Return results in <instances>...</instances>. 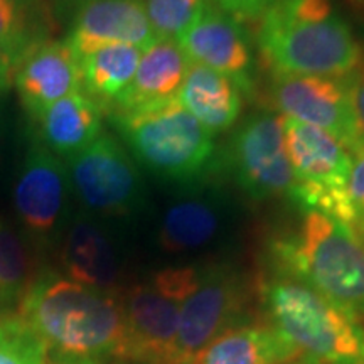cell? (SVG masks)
<instances>
[{
    "instance_id": "cell-19",
    "label": "cell",
    "mask_w": 364,
    "mask_h": 364,
    "mask_svg": "<svg viewBox=\"0 0 364 364\" xmlns=\"http://www.w3.org/2000/svg\"><path fill=\"white\" fill-rule=\"evenodd\" d=\"M41 144L58 157H71L103 134V112L81 91L68 95L36 118Z\"/></svg>"
},
{
    "instance_id": "cell-28",
    "label": "cell",
    "mask_w": 364,
    "mask_h": 364,
    "mask_svg": "<svg viewBox=\"0 0 364 364\" xmlns=\"http://www.w3.org/2000/svg\"><path fill=\"white\" fill-rule=\"evenodd\" d=\"M341 81H343L344 88L348 91L354 117H356L358 127L364 139V49L361 61L358 63L354 70L349 71L348 75H344Z\"/></svg>"
},
{
    "instance_id": "cell-4",
    "label": "cell",
    "mask_w": 364,
    "mask_h": 364,
    "mask_svg": "<svg viewBox=\"0 0 364 364\" xmlns=\"http://www.w3.org/2000/svg\"><path fill=\"white\" fill-rule=\"evenodd\" d=\"M272 327L309 364H364V327L356 316L306 282L273 272L258 287Z\"/></svg>"
},
{
    "instance_id": "cell-33",
    "label": "cell",
    "mask_w": 364,
    "mask_h": 364,
    "mask_svg": "<svg viewBox=\"0 0 364 364\" xmlns=\"http://www.w3.org/2000/svg\"><path fill=\"white\" fill-rule=\"evenodd\" d=\"M0 134H2V105H0Z\"/></svg>"
},
{
    "instance_id": "cell-24",
    "label": "cell",
    "mask_w": 364,
    "mask_h": 364,
    "mask_svg": "<svg viewBox=\"0 0 364 364\" xmlns=\"http://www.w3.org/2000/svg\"><path fill=\"white\" fill-rule=\"evenodd\" d=\"M33 285V258L22 236L0 220V307L22 300Z\"/></svg>"
},
{
    "instance_id": "cell-17",
    "label": "cell",
    "mask_w": 364,
    "mask_h": 364,
    "mask_svg": "<svg viewBox=\"0 0 364 364\" xmlns=\"http://www.w3.org/2000/svg\"><path fill=\"white\" fill-rule=\"evenodd\" d=\"M61 262L70 280L91 289L115 292L120 260L112 240L88 218H78L63 241Z\"/></svg>"
},
{
    "instance_id": "cell-8",
    "label": "cell",
    "mask_w": 364,
    "mask_h": 364,
    "mask_svg": "<svg viewBox=\"0 0 364 364\" xmlns=\"http://www.w3.org/2000/svg\"><path fill=\"white\" fill-rule=\"evenodd\" d=\"M250 292L241 273L226 263L198 267V277L179 317L177 353L179 363L189 359L204 346L235 327L250 324Z\"/></svg>"
},
{
    "instance_id": "cell-7",
    "label": "cell",
    "mask_w": 364,
    "mask_h": 364,
    "mask_svg": "<svg viewBox=\"0 0 364 364\" xmlns=\"http://www.w3.org/2000/svg\"><path fill=\"white\" fill-rule=\"evenodd\" d=\"M285 145L292 166L294 203L304 211H318L351 226L348 181L353 156L327 132L284 117Z\"/></svg>"
},
{
    "instance_id": "cell-30",
    "label": "cell",
    "mask_w": 364,
    "mask_h": 364,
    "mask_svg": "<svg viewBox=\"0 0 364 364\" xmlns=\"http://www.w3.org/2000/svg\"><path fill=\"white\" fill-rule=\"evenodd\" d=\"M14 63L9 54L0 48V95H4L12 86Z\"/></svg>"
},
{
    "instance_id": "cell-1",
    "label": "cell",
    "mask_w": 364,
    "mask_h": 364,
    "mask_svg": "<svg viewBox=\"0 0 364 364\" xmlns=\"http://www.w3.org/2000/svg\"><path fill=\"white\" fill-rule=\"evenodd\" d=\"M19 316L56 358H124L125 317L117 292L91 289L49 273L29 287L21 300Z\"/></svg>"
},
{
    "instance_id": "cell-35",
    "label": "cell",
    "mask_w": 364,
    "mask_h": 364,
    "mask_svg": "<svg viewBox=\"0 0 364 364\" xmlns=\"http://www.w3.org/2000/svg\"><path fill=\"white\" fill-rule=\"evenodd\" d=\"M300 361H302V359H300ZM302 364H309V363H304V361H302Z\"/></svg>"
},
{
    "instance_id": "cell-32",
    "label": "cell",
    "mask_w": 364,
    "mask_h": 364,
    "mask_svg": "<svg viewBox=\"0 0 364 364\" xmlns=\"http://www.w3.org/2000/svg\"><path fill=\"white\" fill-rule=\"evenodd\" d=\"M358 236H359V238H361V241H363V243H364V226L361 228V230H359V233H358Z\"/></svg>"
},
{
    "instance_id": "cell-22",
    "label": "cell",
    "mask_w": 364,
    "mask_h": 364,
    "mask_svg": "<svg viewBox=\"0 0 364 364\" xmlns=\"http://www.w3.org/2000/svg\"><path fill=\"white\" fill-rule=\"evenodd\" d=\"M223 228L225 215L213 199H181L164 213L159 243L169 253L199 252L220 240Z\"/></svg>"
},
{
    "instance_id": "cell-25",
    "label": "cell",
    "mask_w": 364,
    "mask_h": 364,
    "mask_svg": "<svg viewBox=\"0 0 364 364\" xmlns=\"http://www.w3.org/2000/svg\"><path fill=\"white\" fill-rule=\"evenodd\" d=\"M49 359L48 346L19 314L0 318V364H49Z\"/></svg>"
},
{
    "instance_id": "cell-3",
    "label": "cell",
    "mask_w": 364,
    "mask_h": 364,
    "mask_svg": "<svg viewBox=\"0 0 364 364\" xmlns=\"http://www.w3.org/2000/svg\"><path fill=\"white\" fill-rule=\"evenodd\" d=\"M273 272L302 280L364 317V243L346 223L306 211L297 231L272 240Z\"/></svg>"
},
{
    "instance_id": "cell-10",
    "label": "cell",
    "mask_w": 364,
    "mask_h": 364,
    "mask_svg": "<svg viewBox=\"0 0 364 364\" xmlns=\"http://www.w3.org/2000/svg\"><path fill=\"white\" fill-rule=\"evenodd\" d=\"M230 166L241 189L255 201L290 198L295 177L285 145L284 117L258 112L235 132Z\"/></svg>"
},
{
    "instance_id": "cell-29",
    "label": "cell",
    "mask_w": 364,
    "mask_h": 364,
    "mask_svg": "<svg viewBox=\"0 0 364 364\" xmlns=\"http://www.w3.org/2000/svg\"><path fill=\"white\" fill-rule=\"evenodd\" d=\"M221 9L233 16L235 19H255L260 17V14L268 0H220Z\"/></svg>"
},
{
    "instance_id": "cell-6",
    "label": "cell",
    "mask_w": 364,
    "mask_h": 364,
    "mask_svg": "<svg viewBox=\"0 0 364 364\" xmlns=\"http://www.w3.org/2000/svg\"><path fill=\"white\" fill-rule=\"evenodd\" d=\"M198 265L167 267L120 295L125 317V361L181 364L177 353L179 317L193 289Z\"/></svg>"
},
{
    "instance_id": "cell-11",
    "label": "cell",
    "mask_w": 364,
    "mask_h": 364,
    "mask_svg": "<svg viewBox=\"0 0 364 364\" xmlns=\"http://www.w3.org/2000/svg\"><path fill=\"white\" fill-rule=\"evenodd\" d=\"M268 95L282 117L327 132L351 156L364 149V139L341 78L272 73Z\"/></svg>"
},
{
    "instance_id": "cell-15",
    "label": "cell",
    "mask_w": 364,
    "mask_h": 364,
    "mask_svg": "<svg viewBox=\"0 0 364 364\" xmlns=\"http://www.w3.org/2000/svg\"><path fill=\"white\" fill-rule=\"evenodd\" d=\"M12 85L27 117L36 120L58 100L80 91L78 59L65 39L43 41L16 63Z\"/></svg>"
},
{
    "instance_id": "cell-23",
    "label": "cell",
    "mask_w": 364,
    "mask_h": 364,
    "mask_svg": "<svg viewBox=\"0 0 364 364\" xmlns=\"http://www.w3.org/2000/svg\"><path fill=\"white\" fill-rule=\"evenodd\" d=\"M53 24L48 0H0V48L14 66L33 46L51 39Z\"/></svg>"
},
{
    "instance_id": "cell-31",
    "label": "cell",
    "mask_w": 364,
    "mask_h": 364,
    "mask_svg": "<svg viewBox=\"0 0 364 364\" xmlns=\"http://www.w3.org/2000/svg\"><path fill=\"white\" fill-rule=\"evenodd\" d=\"M49 364H105V361H90V359H63L56 358L54 361H49Z\"/></svg>"
},
{
    "instance_id": "cell-14",
    "label": "cell",
    "mask_w": 364,
    "mask_h": 364,
    "mask_svg": "<svg viewBox=\"0 0 364 364\" xmlns=\"http://www.w3.org/2000/svg\"><path fill=\"white\" fill-rule=\"evenodd\" d=\"M68 191L66 164L41 142L31 145L14 188V208L27 233L39 240L56 233L66 211Z\"/></svg>"
},
{
    "instance_id": "cell-34",
    "label": "cell",
    "mask_w": 364,
    "mask_h": 364,
    "mask_svg": "<svg viewBox=\"0 0 364 364\" xmlns=\"http://www.w3.org/2000/svg\"><path fill=\"white\" fill-rule=\"evenodd\" d=\"M353 2H359V4H364V0H353Z\"/></svg>"
},
{
    "instance_id": "cell-13",
    "label": "cell",
    "mask_w": 364,
    "mask_h": 364,
    "mask_svg": "<svg viewBox=\"0 0 364 364\" xmlns=\"http://www.w3.org/2000/svg\"><path fill=\"white\" fill-rule=\"evenodd\" d=\"M176 43L191 63L221 73L243 97H253L255 56L247 31L221 7H209Z\"/></svg>"
},
{
    "instance_id": "cell-21",
    "label": "cell",
    "mask_w": 364,
    "mask_h": 364,
    "mask_svg": "<svg viewBox=\"0 0 364 364\" xmlns=\"http://www.w3.org/2000/svg\"><path fill=\"white\" fill-rule=\"evenodd\" d=\"M144 49L132 44L110 43L91 49L78 59L80 91L93 102L103 115L124 93L134 78Z\"/></svg>"
},
{
    "instance_id": "cell-26",
    "label": "cell",
    "mask_w": 364,
    "mask_h": 364,
    "mask_svg": "<svg viewBox=\"0 0 364 364\" xmlns=\"http://www.w3.org/2000/svg\"><path fill=\"white\" fill-rule=\"evenodd\" d=\"M209 7V0H145V14L157 41H177Z\"/></svg>"
},
{
    "instance_id": "cell-2",
    "label": "cell",
    "mask_w": 364,
    "mask_h": 364,
    "mask_svg": "<svg viewBox=\"0 0 364 364\" xmlns=\"http://www.w3.org/2000/svg\"><path fill=\"white\" fill-rule=\"evenodd\" d=\"M257 41L263 63L280 75L343 78L363 56L331 0H268Z\"/></svg>"
},
{
    "instance_id": "cell-20",
    "label": "cell",
    "mask_w": 364,
    "mask_h": 364,
    "mask_svg": "<svg viewBox=\"0 0 364 364\" xmlns=\"http://www.w3.org/2000/svg\"><path fill=\"white\" fill-rule=\"evenodd\" d=\"M177 100L213 136L230 130L243 110L238 86L221 73L196 63L189 65Z\"/></svg>"
},
{
    "instance_id": "cell-16",
    "label": "cell",
    "mask_w": 364,
    "mask_h": 364,
    "mask_svg": "<svg viewBox=\"0 0 364 364\" xmlns=\"http://www.w3.org/2000/svg\"><path fill=\"white\" fill-rule=\"evenodd\" d=\"M191 61L176 41H159L144 51L130 85L113 103L110 118L136 115L174 102Z\"/></svg>"
},
{
    "instance_id": "cell-27",
    "label": "cell",
    "mask_w": 364,
    "mask_h": 364,
    "mask_svg": "<svg viewBox=\"0 0 364 364\" xmlns=\"http://www.w3.org/2000/svg\"><path fill=\"white\" fill-rule=\"evenodd\" d=\"M351 174L348 181V203L351 209V228L356 233L364 226V149L353 156Z\"/></svg>"
},
{
    "instance_id": "cell-12",
    "label": "cell",
    "mask_w": 364,
    "mask_h": 364,
    "mask_svg": "<svg viewBox=\"0 0 364 364\" xmlns=\"http://www.w3.org/2000/svg\"><path fill=\"white\" fill-rule=\"evenodd\" d=\"M54 22L66 29L76 58L102 44H132L147 51L159 43L145 14V0H51Z\"/></svg>"
},
{
    "instance_id": "cell-18",
    "label": "cell",
    "mask_w": 364,
    "mask_h": 364,
    "mask_svg": "<svg viewBox=\"0 0 364 364\" xmlns=\"http://www.w3.org/2000/svg\"><path fill=\"white\" fill-rule=\"evenodd\" d=\"M300 353L275 327L245 324L204 346L188 364H290Z\"/></svg>"
},
{
    "instance_id": "cell-5",
    "label": "cell",
    "mask_w": 364,
    "mask_h": 364,
    "mask_svg": "<svg viewBox=\"0 0 364 364\" xmlns=\"http://www.w3.org/2000/svg\"><path fill=\"white\" fill-rule=\"evenodd\" d=\"M127 149L145 169L164 179L189 182L206 174L215 159V140L179 100L112 118Z\"/></svg>"
},
{
    "instance_id": "cell-9",
    "label": "cell",
    "mask_w": 364,
    "mask_h": 364,
    "mask_svg": "<svg viewBox=\"0 0 364 364\" xmlns=\"http://www.w3.org/2000/svg\"><path fill=\"white\" fill-rule=\"evenodd\" d=\"M65 164L73 191L95 215L127 216L142 203L140 172L129 150L110 134L103 132Z\"/></svg>"
}]
</instances>
